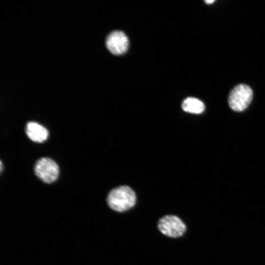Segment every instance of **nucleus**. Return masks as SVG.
Segmentation results:
<instances>
[{
  "mask_svg": "<svg viewBox=\"0 0 265 265\" xmlns=\"http://www.w3.org/2000/svg\"><path fill=\"white\" fill-rule=\"evenodd\" d=\"M207 4H211L214 1V0H207L205 1Z\"/></svg>",
  "mask_w": 265,
  "mask_h": 265,
  "instance_id": "obj_8",
  "label": "nucleus"
},
{
  "mask_svg": "<svg viewBox=\"0 0 265 265\" xmlns=\"http://www.w3.org/2000/svg\"><path fill=\"white\" fill-rule=\"evenodd\" d=\"M34 171L42 182L51 184L56 181L59 175V167L52 159L48 157L40 158L35 163Z\"/></svg>",
  "mask_w": 265,
  "mask_h": 265,
  "instance_id": "obj_3",
  "label": "nucleus"
},
{
  "mask_svg": "<svg viewBox=\"0 0 265 265\" xmlns=\"http://www.w3.org/2000/svg\"><path fill=\"white\" fill-rule=\"evenodd\" d=\"M253 97V91L247 85L240 84L235 86L230 92L228 104L232 109L242 111L250 104Z\"/></svg>",
  "mask_w": 265,
  "mask_h": 265,
  "instance_id": "obj_2",
  "label": "nucleus"
},
{
  "mask_svg": "<svg viewBox=\"0 0 265 265\" xmlns=\"http://www.w3.org/2000/svg\"><path fill=\"white\" fill-rule=\"evenodd\" d=\"M158 227L162 234L171 238L181 237L186 230V226L183 221L174 215L161 217L158 221Z\"/></svg>",
  "mask_w": 265,
  "mask_h": 265,
  "instance_id": "obj_4",
  "label": "nucleus"
},
{
  "mask_svg": "<svg viewBox=\"0 0 265 265\" xmlns=\"http://www.w3.org/2000/svg\"><path fill=\"white\" fill-rule=\"evenodd\" d=\"M136 202L133 190L126 186L116 187L111 190L107 197V203L113 210L123 212L132 208Z\"/></svg>",
  "mask_w": 265,
  "mask_h": 265,
  "instance_id": "obj_1",
  "label": "nucleus"
},
{
  "mask_svg": "<svg viewBox=\"0 0 265 265\" xmlns=\"http://www.w3.org/2000/svg\"><path fill=\"white\" fill-rule=\"evenodd\" d=\"M2 164L1 161H0V171H1L2 170Z\"/></svg>",
  "mask_w": 265,
  "mask_h": 265,
  "instance_id": "obj_9",
  "label": "nucleus"
},
{
  "mask_svg": "<svg viewBox=\"0 0 265 265\" xmlns=\"http://www.w3.org/2000/svg\"><path fill=\"white\" fill-rule=\"evenodd\" d=\"M106 46L113 54L120 55L125 53L129 47V40L121 31H114L106 37Z\"/></svg>",
  "mask_w": 265,
  "mask_h": 265,
  "instance_id": "obj_5",
  "label": "nucleus"
},
{
  "mask_svg": "<svg viewBox=\"0 0 265 265\" xmlns=\"http://www.w3.org/2000/svg\"><path fill=\"white\" fill-rule=\"evenodd\" d=\"M25 131L27 137L31 140L38 143L45 141L49 135V132L46 128L33 121L27 123Z\"/></svg>",
  "mask_w": 265,
  "mask_h": 265,
  "instance_id": "obj_6",
  "label": "nucleus"
},
{
  "mask_svg": "<svg viewBox=\"0 0 265 265\" xmlns=\"http://www.w3.org/2000/svg\"><path fill=\"white\" fill-rule=\"evenodd\" d=\"M182 107L183 110L187 112L199 114L203 112L205 109V105L199 99L188 97L183 102Z\"/></svg>",
  "mask_w": 265,
  "mask_h": 265,
  "instance_id": "obj_7",
  "label": "nucleus"
}]
</instances>
